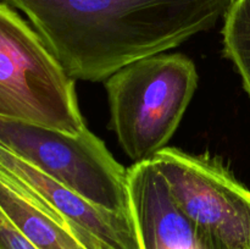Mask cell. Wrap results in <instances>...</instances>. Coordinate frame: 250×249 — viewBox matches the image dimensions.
Here are the masks:
<instances>
[{"label":"cell","mask_w":250,"mask_h":249,"mask_svg":"<svg viewBox=\"0 0 250 249\" xmlns=\"http://www.w3.org/2000/svg\"><path fill=\"white\" fill-rule=\"evenodd\" d=\"M73 80L100 82L211 29L232 0H4Z\"/></svg>","instance_id":"cell-1"},{"label":"cell","mask_w":250,"mask_h":249,"mask_svg":"<svg viewBox=\"0 0 250 249\" xmlns=\"http://www.w3.org/2000/svg\"><path fill=\"white\" fill-rule=\"evenodd\" d=\"M194 62L180 53H160L128 63L105 80L110 128L134 163L166 148L194 95Z\"/></svg>","instance_id":"cell-2"},{"label":"cell","mask_w":250,"mask_h":249,"mask_svg":"<svg viewBox=\"0 0 250 249\" xmlns=\"http://www.w3.org/2000/svg\"><path fill=\"white\" fill-rule=\"evenodd\" d=\"M0 117L78 134L84 124L75 80L36 29L0 1Z\"/></svg>","instance_id":"cell-3"},{"label":"cell","mask_w":250,"mask_h":249,"mask_svg":"<svg viewBox=\"0 0 250 249\" xmlns=\"http://www.w3.org/2000/svg\"><path fill=\"white\" fill-rule=\"evenodd\" d=\"M0 145L95 207L131 216L127 168L88 127L72 136L0 117Z\"/></svg>","instance_id":"cell-4"},{"label":"cell","mask_w":250,"mask_h":249,"mask_svg":"<svg viewBox=\"0 0 250 249\" xmlns=\"http://www.w3.org/2000/svg\"><path fill=\"white\" fill-rule=\"evenodd\" d=\"M151 163L203 249H250V190L221 161L166 146Z\"/></svg>","instance_id":"cell-5"},{"label":"cell","mask_w":250,"mask_h":249,"mask_svg":"<svg viewBox=\"0 0 250 249\" xmlns=\"http://www.w3.org/2000/svg\"><path fill=\"white\" fill-rule=\"evenodd\" d=\"M0 172L62 219L87 249H141L131 216L95 207L1 145Z\"/></svg>","instance_id":"cell-6"},{"label":"cell","mask_w":250,"mask_h":249,"mask_svg":"<svg viewBox=\"0 0 250 249\" xmlns=\"http://www.w3.org/2000/svg\"><path fill=\"white\" fill-rule=\"evenodd\" d=\"M129 211L141 249H203L151 160L127 168Z\"/></svg>","instance_id":"cell-7"},{"label":"cell","mask_w":250,"mask_h":249,"mask_svg":"<svg viewBox=\"0 0 250 249\" xmlns=\"http://www.w3.org/2000/svg\"><path fill=\"white\" fill-rule=\"evenodd\" d=\"M0 214L37 249H87L62 219L0 172Z\"/></svg>","instance_id":"cell-8"},{"label":"cell","mask_w":250,"mask_h":249,"mask_svg":"<svg viewBox=\"0 0 250 249\" xmlns=\"http://www.w3.org/2000/svg\"><path fill=\"white\" fill-rule=\"evenodd\" d=\"M224 50L250 97V0H232L224 16Z\"/></svg>","instance_id":"cell-9"},{"label":"cell","mask_w":250,"mask_h":249,"mask_svg":"<svg viewBox=\"0 0 250 249\" xmlns=\"http://www.w3.org/2000/svg\"><path fill=\"white\" fill-rule=\"evenodd\" d=\"M0 249H37L16 227L0 214Z\"/></svg>","instance_id":"cell-10"}]
</instances>
